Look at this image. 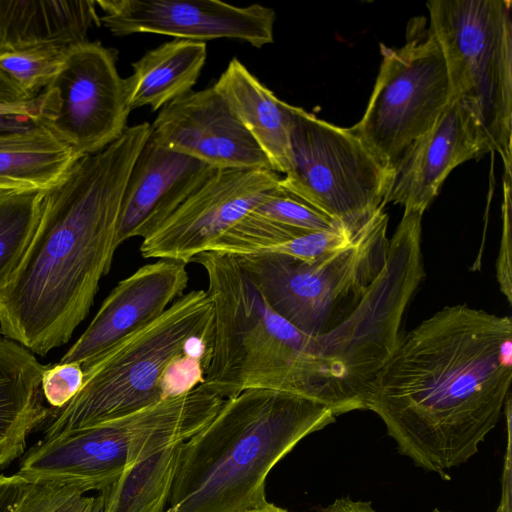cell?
<instances>
[{
  "label": "cell",
  "mask_w": 512,
  "mask_h": 512,
  "mask_svg": "<svg viewBox=\"0 0 512 512\" xmlns=\"http://www.w3.org/2000/svg\"><path fill=\"white\" fill-rule=\"evenodd\" d=\"M511 381V318L449 305L403 333L365 409L381 418L403 455L448 478L498 423Z\"/></svg>",
  "instance_id": "1"
},
{
  "label": "cell",
  "mask_w": 512,
  "mask_h": 512,
  "mask_svg": "<svg viewBox=\"0 0 512 512\" xmlns=\"http://www.w3.org/2000/svg\"><path fill=\"white\" fill-rule=\"evenodd\" d=\"M292 165L280 184L352 234L381 207L394 173L355 135L292 105Z\"/></svg>",
  "instance_id": "8"
},
{
  "label": "cell",
  "mask_w": 512,
  "mask_h": 512,
  "mask_svg": "<svg viewBox=\"0 0 512 512\" xmlns=\"http://www.w3.org/2000/svg\"><path fill=\"white\" fill-rule=\"evenodd\" d=\"M150 139L216 169H271L261 148L213 86L190 91L165 105L151 124Z\"/></svg>",
  "instance_id": "13"
},
{
  "label": "cell",
  "mask_w": 512,
  "mask_h": 512,
  "mask_svg": "<svg viewBox=\"0 0 512 512\" xmlns=\"http://www.w3.org/2000/svg\"><path fill=\"white\" fill-rule=\"evenodd\" d=\"M247 512H289V511L268 502L266 505H264L260 508L253 509V510H250Z\"/></svg>",
  "instance_id": "37"
},
{
  "label": "cell",
  "mask_w": 512,
  "mask_h": 512,
  "mask_svg": "<svg viewBox=\"0 0 512 512\" xmlns=\"http://www.w3.org/2000/svg\"><path fill=\"white\" fill-rule=\"evenodd\" d=\"M180 444L163 449L125 467L99 493L104 512H164L175 477Z\"/></svg>",
  "instance_id": "25"
},
{
  "label": "cell",
  "mask_w": 512,
  "mask_h": 512,
  "mask_svg": "<svg viewBox=\"0 0 512 512\" xmlns=\"http://www.w3.org/2000/svg\"><path fill=\"white\" fill-rule=\"evenodd\" d=\"M34 124L28 117L0 114V133L24 129Z\"/></svg>",
  "instance_id": "36"
},
{
  "label": "cell",
  "mask_w": 512,
  "mask_h": 512,
  "mask_svg": "<svg viewBox=\"0 0 512 512\" xmlns=\"http://www.w3.org/2000/svg\"><path fill=\"white\" fill-rule=\"evenodd\" d=\"M252 212L306 230L326 231L344 228L281 184Z\"/></svg>",
  "instance_id": "29"
},
{
  "label": "cell",
  "mask_w": 512,
  "mask_h": 512,
  "mask_svg": "<svg viewBox=\"0 0 512 512\" xmlns=\"http://www.w3.org/2000/svg\"><path fill=\"white\" fill-rule=\"evenodd\" d=\"M504 412L507 420V448L504 459V467L502 473V491L499 506L496 512H511V474H512V462H511V396L508 397L505 405Z\"/></svg>",
  "instance_id": "33"
},
{
  "label": "cell",
  "mask_w": 512,
  "mask_h": 512,
  "mask_svg": "<svg viewBox=\"0 0 512 512\" xmlns=\"http://www.w3.org/2000/svg\"><path fill=\"white\" fill-rule=\"evenodd\" d=\"M225 400L201 384L128 415L126 467L187 441L214 418Z\"/></svg>",
  "instance_id": "21"
},
{
  "label": "cell",
  "mask_w": 512,
  "mask_h": 512,
  "mask_svg": "<svg viewBox=\"0 0 512 512\" xmlns=\"http://www.w3.org/2000/svg\"><path fill=\"white\" fill-rule=\"evenodd\" d=\"M206 56V43L183 39L147 51L132 63L133 73L124 79L129 109L150 106L157 111L192 91Z\"/></svg>",
  "instance_id": "22"
},
{
  "label": "cell",
  "mask_w": 512,
  "mask_h": 512,
  "mask_svg": "<svg viewBox=\"0 0 512 512\" xmlns=\"http://www.w3.org/2000/svg\"><path fill=\"white\" fill-rule=\"evenodd\" d=\"M150 134L147 122L127 127L45 191L32 240L0 291V335L40 356L71 339L110 271L123 192Z\"/></svg>",
  "instance_id": "2"
},
{
  "label": "cell",
  "mask_w": 512,
  "mask_h": 512,
  "mask_svg": "<svg viewBox=\"0 0 512 512\" xmlns=\"http://www.w3.org/2000/svg\"><path fill=\"white\" fill-rule=\"evenodd\" d=\"M45 191H0V291L20 264L35 233Z\"/></svg>",
  "instance_id": "26"
},
{
  "label": "cell",
  "mask_w": 512,
  "mask_h": 512,
  "mask_svg": "<svg viewBox=\"0 0 512 512\" xmlns=\"http://www.w3.org/2000/svg\"><path fill=\"white\" fill-rule=\"evenodd\" d=\"M280 180L272 169H217L159 227L142 239V257L192 262L253 211Z\"/></svg>",
  "instance_id": "11"
},
{
  "label": "cell",
  "mask_w": 512,
  "mask_h": 512,
  "mask_svg": "<svg viewBox=\"0 0 512 512\" xmlns=\"http://www.w3.org/2000/svg\"><path fill=\"white\" fill-rule=\"evenodd\" d=\"M186 266L179 261L157 259L118 282L60 363L87 365L161 316L184 294L189 282Z\"/></svg>",
  "instance_id": "14"
},
{
  "label": "cell",
  "mask_w": 512,
  "mask_h": 512,
  "mask_svg": "<svg viewBox=\"0 0 512 512\" xmlns=\"http://www.w3.org/2000/svg\"><path fill=\"white\" fill-rule=\"evenodd\" d=\"M29 482L17 474L0 475V512H14Z\"/></svg>",
  "instance_id": "34"
},
{
  "label": "cell",
  "mask_w": 512,
  "mask_h": 512,
  "mask_svg": "<svg viewBox=\"0 0 512 512\" xmlns=\"http://www.w3.org/2000/svg\"><path fill=\"white\" fill-rule=\"evenodd\" d=\"M93 25L96 1L0 0V55L83 42Z\"/></svg>",
  "instance_id": "20"
},
{
  "label": "cell",
  "mask_w": 512,
  "mask_h": 512,
  "mask_svg": "<svg viewBox=\"0 0 512 512\" xmlns=\"http://www.w3.org/2000/svg\"><path fill=\"white\" fill-rule=\"evenodd\" d=\"M68 47V46H67ZM67 47L45 46L0 55V69L33 100L59 71Z\"/></svg>",
  "instance_id": "27"
},
{
  "label": "cell",
  "mask_w": 512,
  "mask_h": 512,
  "mask_svg": "<svg viewBox=\"0 0 512 512\" xmlns=\"http://www.w3.org/2000/svg\"><path fill=\"white\" fill-rule=\"evenodd\" d=\"M382 60L362 118L350 129L393 173L411 145L454 99L442 51L427 31L400 48L380 44Z\"/></svg>",
  "instance_id": "9"
},
{
  "label": "cell",
  "mask_w": 512,
  "mask_h": 512,
  "mask_svg": "<svg viewBox=\"0 0 512 512\" xmlns=\"http://www.w3.org/2000/svg\"><path fill=\"white\" fill-rule=\"evenodd\" d=\"M14 512H104V499L75 485L29 483Z\"/></svg>",
  "instance_id": "28"
},
{
  "label": "cell",
  "mask_w": 512,
  "mask_h": 512,
  "mask_svg": "<svg viewBox=\"0 0 512 512\" xmlns=\"http://www.w3.org/2000/svg\"><path fill=\"white\" fill-rule=\"evenodd\" d=\"M36 109V98L30 100L17 83L0 69V114L24 116L34 122Z\"/></svg>",
  "instance_id": "32"
},
{
  "label": "cell",
  "mask_w": 512,
  "mask_h": 512,
  "mask_svg": "<svg viewBox=\"0 0 512 512\" xmlns=\"http://www.w3.org/2000/svg\"><path fill=\"white\" fill-rule=\"evenodd\" d=\"M192 262L206 272L214 314L211 358L202 384L224 399L254 388L307 398L305 332L270 308L233 256L207 251Z\"/></svg>",
  "instance_id": "5"
},
{
  "label": "cell",
  "mask_w": 512,
  "mask_h": 512,
  "mask_svg": "<svg viewBox=\"0 0 512 512\" xmlns=\"http://www.w3.org/2000/svg\"><path fill=\"white\" fill-rule=\"evenodd\" d=\"M319 512H377L372 508L371 502L352 500L350 497H341ZM433 512H443L434 509Z\"/></svg>",
  "instance_id": "35"
},
{
  "label": "cell",
  "mask_w": 512,
  "mask_h": 512,
  "mask_svg": "<svg viewBox=\"0 0 512 512\" xmlns=\"http://www.w3.org/2000/svg\"><path fill=\"white\" fill-rule=\"evenodd\" d=\"M354 235L345 228L306 230L251 211L215 240L208 251L230 256L278 254L312 260L347 245Z\"/></svg>",
  "instance_id": "23"
},
{
  "label": "cell",
  "mask_w": 512,
  "mask_h": 512,
  "mask_svg": "<svg viewBox=\"0 0 512 512\" xmlns=\"http://www.w3.org/2000/svg\"><path fill=\"white\" fill-rule=\"evenodd\" d=\"M511 177L504 174L503 189V229L499 255L496 263V275L502 293L511 303Z\"/></svg>",
  "instance_id": "31"
},
{
  "label": "cell",
  "mask_w": 512,
  "mask_h": 512,
  "mask_svg": "<svg viewBox=\"0 0 512 512\" xmlns=\"http://www.w3.org/2000/svg\"><path fill=\"white\" fill-rule=\"evenodd\" d=\"M79 158L39 125L0 133V191H46Z\"/></svg>",
  "instance_id": "24"
},
{
  "label": "cell",
  "mask_w": 512,
  "mask_h": 512,
  "mask_svg": "<svg viewBox=\"0 0 512 512\" xmlns=\"http://www.w3.org/2000/svg\"><path fill=\"white\" fill-rule=\"evenodd\" d=\"M47 367L0 335V469L24 453L28 436L53 413L43 404L41 381Z\"/></svg>",
  "instance_id": "18"
},
{
  "label": "cell",
  "mask_w": 512,
  "mask_h": 512,
  "mask_svg": "<svg viewBox=\"0 0 512 512\" xmlns=\"http://www.w3.org/2000/svg\"><path fill=\"white\" fill-rule=\"evenodd\" d=\"M103 24L115 36L161 34L197 42L237 39L255 48L273 42L275 11L220 0H97Z\"/></svg>",
  "instance_id": "12"
},
{
  "label": "cell",
  "mask_w": 512,
  "mask_h": 512,
  "mask_svg": "<svg viewBox=\"0 0 512 512\" xmlns=\"http://www.w3.org/2000/svg\"><path fill=\"white\" fill-rule=\"evenodd\" d=\"M217 169L149 137L130 171L120 207L117 245L159 227Z\"/></svg>",
  "instance_id": "17"
},
{
  "label": "cell",
  "mask_w": 512,
  "mask_h": 512,
  "mask_svg": "<svg viewBox=\"0 0 512 512\" xmlns=\"http://www.w3.org/2000/svg\"><path fill=\"white\" fill-rule=\"evenodd\" d=\"M509 0H430L436 39L455 99L482 128L512 176V20Z\"/></svg>",
  "instance_id": "7"
},
{
  "label": "cell",
  "mask_w": 512,
  "mask_h": 512,
  "mask_svg": "<svg viewBox=\"0 0 512 512\" xmlns=\"http://www.w3.org/2000/svg\"><path fill=\"white\" fill-rule=\"evenodd\" d=\"M336 417L320 402L272 389L226 399L202 430L180 444L164 512H247L266 505L270 470Z\"/></svg>",
  "instance_id": "3"
},
{
  "label": "cell",
  "mask_w": 512,
  "mask_h": 512,
  "mask_svg": "<svg viewBox=\"0 0 512 512\" xmlns=\"http://www.w3.org/2000/svg\"><path fill=\"white\" fill-rule=\"evenodd\" d=\"M127 455L126 416L42 440L25 453L16 474L29 483L100 492L122 474Z\"/></svg>",
  "instance_id": "16"
},
{
  "label": "cell",
  "mask_w": 512,
  "mask_h": 512,
  "mask_svg": "<svg viewBox=\"0 0 512 512\" xmlns=\"http://www.w3.org/2000/svg\"><path fill=\"white\" fill-rule=\"evenodd\" d=\"M116 54L100 42L68 46L59 71L36 97L35 124L78 157L103 150L127 129L131 110Z\"/></svg>",
  "instance_id": "10"
},
{
  "label": "cell",
  "mask_w": 512,
  "mask_h": 512,
  "mask_svg": "<svg viewBox=\"0 0 512 512\" xmlns=\"http://www.w3.org/2000/svg\"><path fill=\"white\" fill-rule=\"evenodd\" d=\"M213 326L207 291L184 293L161 316L82 366L83 386L53 409L43 440L126 417L201 385Z\"/></svg>",
  "instance_id": "4"
},
{
  "label": "cell",
  "mask_w": 512,
  "mask_h": 512,
  "mask_svg": "<svg viewBox=\"0 0 512 512\" xmlns=\"http://www.w3.org/2000/svg\"><path fill=\"white\" fill-rule=\"evenodd\" d=\"M213 87L261 148L271 169L285 175L292 165V105L280 100L237 58Z\"/></svg>",
  "instance_id": "19"
},
{
  "label": "cell",
  "mask_w": 512,
  "mask_h": 512,
  "mask_svg": "<svg viewBox=\"0 0 512 512\" xmlns=\"http://www.w3.org/2000/svg\"><path fill=\"white\" fill-rule=\"evenodd\" d=\"M491 152L471 111L453 99L432 128L406 151L394 172L387 203L423 214L450 172Z\"/></svg>",
  "instance_id": "15"
},
{
  "label": "cell",
  "mask_w": 512,
  "mask_h": 512,
  "mask_svg": "<svg viewBox=\"0 0 512 512\" xmlns=\"http://www.w3.org/2000/svg\"><path fill=\"white\" fill-rule=\"evenodd\" d=\"M383 208L347 245L312 260L233 257L275 313L305 333L321 334L351 316L385 265L389 238Z\"/></svg>",
  "instance_id": "6"
},
{
  "label": "cell",
  "mask_w": 512,
  "mask_h": 512,
  "mask_svg": "<svg viewBox=\"0 0 512 512\" xmlns=\"http://www.w3.org/2000/svg\"><path fill=\"white\" fill-rule=\"evenodd\" d=\"M84 371L79 363L48 365L42 375V393L52 409L66 405L81 389Z\"/></svg>",
  "instance_id": "30"
}]
</instances>
